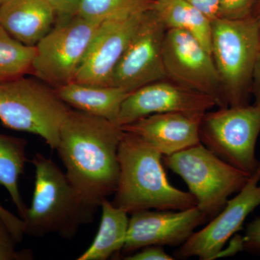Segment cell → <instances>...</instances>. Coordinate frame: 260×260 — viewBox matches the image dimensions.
I'll use <instances>...</instances> for the list:
<instances>
[{"label": "cell", "instance_id": "obj_1", "mask_svg": "<svg viewBox=\"0 0 260 260\" xmlns=\"http://www.w3.org/2000/svg\"><path fill=\"white\" fill-rule=\"evenodd\" d=\"M123 135L115 123L76 109H70L61 124L56 150L65 174L80 197L95 208L117 187Z\"/></svg>", "mask_w": 260, "mask_h": 260}, {"label": "cell", "instance_id": "obj_2", "mask_svg": "<svg viewBox=\"0 0 260 260\" xmlns=\"http://www.w3.org/2000/svg\"><path fill=\"white\" fill-rule=\"evenodd\" d=\"M162 155L138 135L124 131L118 149L119 179L112 204L133 213L182 210L197 206L190 192L174 187L162 168Z\"/></svg>", "mask_w": 260, "mask_h": 260}, {"label": "cell", "instance_id": "obj_3", "mask_svg": "<svg viewBox=\"0 0 260 260\" xmlns=\"http://www.w3.org/2000/svg\"><path fill=\"white\" fill-rule=\"evenodd\" d=\"M31 205L23 218L25 234L42 237L57 234L74 237L80 226L92 223L98 208L88 204L54 160L37 153Z\"/></svg>", "mask_w": 260, "mask_h": 260}, {"label": "cell", "instance_id": "obj_4", "mask_svg": "<svg viewBox=\"0 0 260 260\" xmlns=\"http://www.w3.org/2000/svg\"><path fill=\"white\" fill-rule=\"evenodd\" d=\"M70 110L55 89L38 78L23 76L0 81V121L15 131L39 135L51 150Z\"/></svg>", "mask_w": 260, "mask_h": 260}, {"label": "cell", "instance_id": "obj_5", "mask_svg": "<svg viewBox=\"0 0 260 260\" xmlns=\"http://www.w3.org/2000/svg\"><path fill=\"white\" fill-rule=\"evenodd\" d=\"M260 51L259 31L251 16L212 21L211 54L227 107L249 104L253 71Z\"/></svg>", "mask_w": 260, "mask_h": 260}, {"label": "cell", "instance_id": "obj_6", "mask_svg": "<svg viewBox=\"0 0 260 260\" xmlns=\"http://www.w3.org/2000/svg\"><path fill=\"white\" fill-rule=\"evenodd\" d=\"M162 159L167 167L185 181L207 220L216 216L225 208L229 197L239 192L251 177L224 161L201 143L164 155Z\"/></svg>", "mask_w": 260, "mask_h": 260}, {"label": "cell", "instance_id": "obj_7", "mask_svg": "<svg viewBox=\"0 0 260 260\" xmlns=\"http://www.w3.org/2000/svg\"><path fill=\"white\" fill-rule=\"evenodd\" d=\"M101 23L77 14L56 16L36 46L31 74L54 88L73 82Z\"/></svg>", "mask_w": 260, "mask_h": 260}, {"label": "cell", "instance_id": "obj_8", "mask_svg": "<svg viewBox=\"0 0 260 260\" xmlns=\"http://www.w3.org/2000/svg\"><path fill=\"white\" fill-rule=\"evenodd\" d=\"M259 133L260 109L248 104L205 113L200 139L219 158L251 176L260 169L255 155Z\"/></svg>", "mask_w": 260, "mask_h": 260}, {"label": "cell", "instance_id": "obj_9", "mask_svg": "<svg viewBox=\"0 0 260 260\" xmlns=\"http://www.w3.org/2000/svg\"><path fill=\"white\" fill-rule=\"evenodd\" d=\"M162 53L167 79L209 95L218 107H227L213 56L195 38L184 30L167 29Z\"/></svg>", "mask_w": 260, "mask_h": 260}, {"label": "cell", "instance_id": "obj_10", "mask_svg": "<svg viewBox=\"0 0 260 260\" xmlns=\"http://www.w3.org/2000/svg\"><path fill=\"white\" fill-rule=\"evenodd\" d=\"M164 24L150 8L126 47L113 75V86L127 93L167 79L162 60Z\"/></svg>", "mask_w": 260, "mask_h": 260}, {"label": "cell", "instance_id": "obj_11", "mask_svg": "<svg viewBox=\"0 0 260 260\" xmlns=\"http://www.w3.org/2000/svg\"><path fill=\"white\" fill-rule=\"evenodd\" d=\"M260 169L251 175L237 196L228 200L225 208L206 226L194 232L175 252L181 259L197 256L201 260L218 257L225 243L260 205Z\"/></svg>", "mask_w": 260, "mask_h": 260}, {"label": "cell", "instance_id": "obj_12", "mask_svg": "<svg viewBox=\"0 0 260 260\" xmlns=\"http://www.w3.org/2000/svg\"><path fill=\"white\" fill-rule=\"evenodd\" d=\"M148 10L103 21L73 81L113 86L116 65Z\"/></svg>", "mask_w": 260, "mask_h": 260}, {"label": "cell", "instance_id": "obj_13", "mask_svg": "<svg viewBox=\"0 0 260 260\" xmlns=\"http://www.w3.org/2000/svg\"><path fill=\"white\" fill-rule=\"evenodd\" d=\"M166 80L149 83L128 93L121 104L118 125H126L145 116L162 113L203 114L218 106L209 95Z\"/></svg>", "mask_w": 260, "mask_h": 260}, {"label": "cell", "instance_id": "obj_14", "mask_svg": "<svg viewBox=\"0 0 260 260\" xmlns=\"http://www.w3.org/2000/svg\"><path fill=\"white\" fill-rule=\"evenodd\" d=\"M173 211L145 210L132 213L122 250L130 253L148 246H180L208 220L198 206Z\"/></svg>", "mask_w": 260, "mask_h": 260}, {"label": "cell", "instance_id": "obj_15", "mask_svg": "<svg viewBox=\"0 0 260 260\" xmlns=\"http://www.w3.org/2000/svg\"><path fill=\"white\" fill-rule=\"evenodd\" d=\"M205 114H152L121 127L143 138L164 156L200 143V124Z\"/></svg>", "mask_w": 260, "mask_h": 260}, {"label": "cell", "instance_id": "obj_16", "mask_svg": "<svg viewBox=\"0 0 260 260\" xmlns=\"http://www.w3.org/2000/svg\"><path fill=\"white\" fill-rule=\"evenodd\" d=\"M56 20V12L47 0H5L0 4V25L30 47L47 35Z\"/></svg>", "mask_w": 260, "mask_h": 260}, {"label": "cell", "instance_id": "obj_17", "mask_svg": "<svg viewBox=\"0 0 260 260\" xmlns=\"http://www.w3.org/2000/svg\"><path fill=\"white\" fill-rule=\"evenodd\" d=\"M67 105L117 124L121 104L127 92L119 87L71 83L54 88Z\"/></svg>", "mask_w": 260, "mask_h": 260}, {"label": "cell", "instance_id": "obj_18", "mask_svg": "<svg viewBox=\"0 0 260 260\" xmlns=\"http://www.w3.org/2000/svg\"><path fill=\"white\" fill-rule=\"evenodd\" d=\"M152 9L167 29L187 32L211 54L212 21L200 10L186 0H154Z\"/></svg>", "mask_w": 260, "mask_h": 260}, {"label": "cell", "instance_id": "obj_19", "mask_svg": "<svg viewBox=\"0 0 260 260\" xmlns=\"http://www.w3.org/2000/svg\"><path fill=\"white\" fill-rule=\"evenodd\" d=\"M100 226L93 243L78 260H106L122 250L127 234V213L107 198L102 201Z\"/></svg>", "mask_w": 260, "mask_h": 260}, {"label": "cell", "instance_id": "obj_20", "mask_svg": "<svg viewBox=\"0 0 260 260\" xmlns=\"http://www.w3.org/2000/svg\"><path fill=\"white\" fill-rule=\"evenodd\" d=\"M26 145L27 141L23 138L0 133V185L6 188L22 219L28 207L19 191L18 180L28 160Z\"/></svg>", "mask_w": 260, "mask_h": 260}, {"label": "cell", "instance_id": "obj_21", "mask_svg": "<svg viewBox=\"0 0 260 260\" xmlns=\"http://www.w3.org/2000/svg\"><path fill=\"white\" fill-rule=\"evenodd\" d=\"M37 48L25 45L0 25V81L31 73Z\"/></svg>", "mask_w": 260, "mask_h": 260}, {"label": "cell", "instance_id": "obj_22", "mask_svg": "<svg viewBox=\"0 0 260 260\" xmlns=\"http://www.w3.org/2000/svg\"><path fill=\"white\" fill-rule=\"evenodd\" d=\"M153 0H80L75 14L102 23L109 19L150 9Z\"/></svg>", "mask_w": 260, "mask_h": 260}, {"label": "cell", "instance_id": "obj_23", "mask_svg": "<svg viewBox=\"0 0 260 260\" xmlns=\"http://www.w3.org/2000/svg\"><path fill=\"white\" fill-rule=\"evenodd\" d=\"M8 225L0 217V260H29L34 253L29 249L17 250V244Z\"/></svg>", "mask_w": 260, "mask_h": 260}, {"label": "cell", "instance_id": "obj_24", "mask_svg": "<svg viewBox=\"0 0 260 260\" xmlns=\"http://www.w3.org/2000/svg\"><path fill=\"white\" fill-rule=\"evenodd\" d=\"M256 0H220V18L241 19L250 16Z\"/></svg>", "mask_w": 260, "mask_h": 260}, {"label": "cell", "instance_id": "obj_25", "mask_svg": "<svg viewBox=\"0 0 260 260\" xmlns=\"http://www.w3.org/2000/svg\"><path fill=\"white\" fill-rule=\"evenodd\" d=\"M243 245L244 250L260 255V218L248 224L245 235L243 237Z\"/></svg>", "mask_w": 260, "mask_h": 260}, {"label": "cell", "instance_id": "obj_26", "mask_svg": "<svg viewBox=\"0 0 260 260\" xmlns=\"http://www.w3.org/2000/svg\"><path fill=\"white\" fill-rule=\"evenodd\" d=\"M139 251L126 256V260H173L174 256L169 255L160 246H148L142 248Z\"/></svg>", "mask_w": 260, "mask_h": 260}, {"label": "cell", "instance_id": "obj_27", "mask_svg": "<svg viewBox=\"0 0 260 260\" xmlns=\"http://www.w3.org/2000/svg\"><path fill=\"white\" fill-rule=\"evenodd\" d=\"M0 217L4 220L9 228L10 232L18 243L23 241L25 235V223L23 219L15 216L14 214L10 213L0 204Z\"/></svg>", "mask_w": 260, "mask_h": 260}, {"label": "cell", "instance_id": "obj_28", "mask_svg": "<svg viewBox=\"0 0 260 260\" xmlns=\"http://www.w3.org/2000/svg\"><path fill=\"white\" fill-rule=\"evenodd\" d=\"M211 21L220 18V0H186Z\"/></svg>", "mask_w": 260, "mask_h": 260}, {"label": "cell", "instance_id": "obj_29", "mask_svg": "<svg viewBox=\"0 0 260 260\" xmlns=\"http://www.w3.org/2000/svg\"><path fill=\"white\" fill-rule=\"evenodd\" d=\"M58 15L75 14L80 0H47Z\"/></svg>", "mask_w": 260, "mask_h": 260}, {"label": "cell", "instance_id": "obj_30", "mask_svg": "<svg viewBox=\"0 0 260 260\" xmlns=\"http://www.w3.org/2000/svg\"><path fill=\"white\" fill-rule=\"evenodd\" d=\"M251 93V95H254L255 99L254 105L260 109V51L256 58L254 71H253Z\"/></svg>", "mask_w": 260, "mask_h": 260}, {"label": "cell", "instance_id": "obj_31", "mask_svg": "<svg viewBox=\"0 0 260 260\" xmlns=\"http://www.w3.org/2000/svg\"><path fill=\"white\" fill-rule=\"evenodd\" d=\"M250 16L255 22L256 26H257L260 39V0H256L252 11H251Z\"/></svg>", "mask_w": 260, "mask_h": 260}, {"label": "cell", "instance_id": "obj_32", "mask_svg": "<svg viewBox=\"0 0 260 260\" xmlns=\"http://www.w3.org/2000/svg\"><path fill=\"white\" fill-rule=\"evenodd\" d=\"M5 0H0V4H1L2 3H3V2H4Z\"/></svg>", "mask_w": 260, "mask_h": 260}, {"label": "cell", "instance_id": "obj_33", "mask_svg": "<svg viewBox=\"0 0 260 260\" xmlns=\"http://www.w3.org/2000/svg\"><path fill=\"white\" fill-rule=\"evenodd\" d=\"M153 1H154V0H153Z\"/></svg>", "mask_w": 260, "mask_h": 260}]
</instances>
